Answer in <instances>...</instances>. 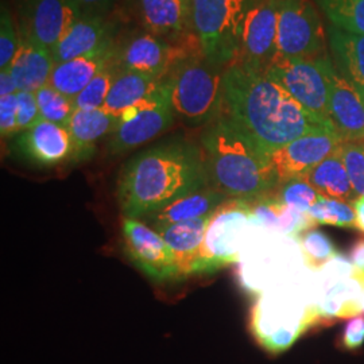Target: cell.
<instances>
[{"instance_id":"1","label":"cell","mask_w":364,"mask_h":364,"mask_svg":"<svg viewBox=\"0 0 364 364\" xmlns=\"http://www.w3.org/2000/svg\"><path fill=\"white\" fill-rule=\"evenodd\" d=\"M223 114L269 156L308 132L329 127L264 70L240 61L224 70Z\"/></svg>"},{"instance_id":"2","label":"cell","mask_w":364,"mask_h":364,"mask_svg":"<svg viewBox=\"0 0 364 364\" xmlns=\"http://www.w3.org/2000/svg\"><path fill=\"white\" fill-rule=\"evenodd\" d=\"M204 153L176 141L134 156L117 181V203L126 219H141L183 196L208 186Z\"/></svg>"},{"instance_id":"3","label":"cell","mask_w":364,"mask_h":364,"mask_svg":"<svg viewBox=\"0 0 364 364\" xmlns=\"http://www.w3.org/2000/svg\"><path fill=\"white\" fill-rule=\"evenodd\" d=\"M209 185L225 198L257 201L279 186L270 156L221 114L203 138Z\"/></svg>"},{"instance_id":"4","label":"cell","mask_w":364,"mask_h":364,"mask_svg":"<svg viewBox=\"0 0 364 364\" xmlns=\"http://www.w3.org/2000/svg\"><path fill=\"white\" fill-rule=\"evenodd\" d=\"M321 321L316 304L309 302L302 290L285 287L262 294L252 309L251 328L264 350L279 353Z\"/></svg>"},{"instance_id":"5","label":"cell","mask_w":364,"mask_h":364,"mask_svg":"<svg viewBox=\"0 0 364 364\" xmlns=\"http://www.w3.org/2000/svg\"><path fill=\"white\" fill-rule=\"evenodd\" d=\"M255 0H192V28L201 55L212 65L230 66L240 55L248 11Z\"/></svg>"},{"instance_id":"6","label":"cell","mask_w":364,"mask_h":364,"mask_svg":"<svg viewBox=\"0 0 364 364\" xmlns=\"http://www.w3.org/2000/svg\"><path fill=\"white\" fill-rule=\"evenodd\" d=\"M223 75L203 55L188 57L168 76L170 100L176 115L191 126L218 120L223 112Z\"/></svg>"},{"instance_id":"7","label":"cell","mask_w":364,"mask_h":364,"mask_svg":"<svg viewBox=\"0 0 364 364\" xmlns=\"http://www.w3.org/2000/svg\"><path fill=\"white\" fill-rule=\"evenodd\" d=\"M255 227L260 225L252 215L251 201L225 200L209 219L193 274L212 273L239 259Z\"/></svg>"},{"instance_id":"8","label":"cell","mask_w":364,"mask_h":364,"mask_svg":"<svg viewBox=\"0 0 364 364\" xmlns=\"http://www.w3.org/2000/svg\"><path fill=\"white\" fill-rule=\"evenodd\" d=\"M324 57L293 58L275 54L266 73L281 84L316 120L333 127L329 114V84L323 64Z\"/></svg>"},{"instance_id":"9","label":"cell","mask_w":364,"mask_h":364,"mask_svg":"<svg viewBox=\"0 0 364 364\" xmlns=\"http://www.w3.org/2000/svg\"><path fill=\"white\" fill-rule=\"evenodd\" d=\"M174 117L166 78L159 91L119 119L115 130L109 135L108 151L119 156L154 139L171 127Z\"/></svg>"},{"instance_id":"10","label":"cell","mask_w":364,"mask_h":364,"mask_svg":"<svg viewBox=\"0 0 364 364\" xmlns=\"http://www.w3.org/2000/svg\"><path fill=\"white\" fill-rule=\"evenodd\" d=\"M277 54L318 58L326 53V31L311 0H281Z\"/></svg>"},{"instance_id":"11","label":"cell","mask_w":364,"mask_h":364,"mask_svg":"<svg viewBox=\"0 0 364 364\" xmlns=\"http://www.w3.org/2000/svg\"><path fill=\"white\" fill-rule=\"evenodd\" d=\"M10 150L15 158L38 169L76 162V147L66 126L46 120H39L28 130L13 136Z\"/></svg>"},{"instance_id":"12","label":"cell","mask_w":364,"mask_h":364,"mask_svg":"<svg viewBox=\"0 0 364 364\" xmlns=\"http://www.w3.org/2000/svg\"><path fill=\"white\" fill-rule=\"evenodd\" d=\"M123 250L129 259L156 282L180 279L178 267L161 234L138 219L122 224Z\"/></svg>"},{"instance_id":"13","label":"cell","mask_w":364,"mask_h":364,"mask_svg":"<svg viewBox=\"0 0 364 364\" xmlns=\"http://www.w3.org/2000/svg\"><path fill=\"white\" fill-rule=\"evenodd\" d=\"M338 131L329 127L308 132L270 154L278 185L299 178L343 146Z\"/></svg>"},{"instance_id":"14","label":"cell","mask_w":364,"mask_h":364,"mask_svg":"<svg viewBox=\"0 0 364 364\" xmlns=\"http://www.w3.org/2000/svg\"><path fill=\"white\" fill-rule=\"evenodd\" d=\"M81 16L72 0H22L19 34L53 49Z\"/></svg>"},{"instance_id":"15","label":"cell","mask_w":364,"mask_h":364,"mask_svg":"<svg viewBox=\"0 0 364 364\" xmlns=\"http://www.w3.org/2000/svg\"><path fill=\"white\" fill-rule=\"evenodd\" d=\"M279 10L281 0L252 3L245 22L237 61L266 72L277 54Z\"/></svg>"},{"instance_id":"16","label":"cell","mask_w":364,"mask_h":364,"mask_svg":"<svg viewBox=\"0 0 364 364\" xmlns=\"http://www.w3.org/2000/svg\"><path fill=\"white\" fill-rule=\"evenodd\" d=\"M188 57L191 55L182 48L174 46L151 33H146L131 38L117 52V63L123 70L168 78L173 69Z\"/></svg>"},{"instance_id":"17","label":"cell","mask_w":364,"mask_h":364,"mask_svg":"<svg viewBox=\"0 0 364 364\" xmlns=\"http://www.w3.org/2000/svg\"><path fill=\"white\" fill-rule=\"evenodd\" d=\"M329 84L331 120L343 142L364 139V100L351 84L343 77L329 55L323 60Z\"/></svg>"},{"instance_id":"18","label":"cell","mask_w":364,"mask_h":364,"mask_svg":"<svg viewBox=\"0 0 364 364\" xmlns=\"http://www.w3.org/2000/svg\"><path fill=\"white\" fill-rule=\"evenodd\" d=\"M117 52L114 41H111L96 52L55 64L49 85L75 100L105 66L117 60Z\"/></svg>"},{"instance_id":"19","label":"cell","mask_w":364,"mask_h":364,"mask_svg":"<svg viewBox=\"0 0 364 364\" xmlns=\"http://www.w3.org/2000/svg\"><path fill=\"white\" fill-rule=\"evenodd\" d=\"M114 41V25L105 16L82 15L52 49L55 64L87 55Z\"/></svg>"},{"instance_id":"20","label":"cell","mask_w":364,"mask_h":364,"mask_svg":"<svg viewBox=\"0 0 364 364\" xmlns=\"http://www.w3.org/2000/svg\"><path fill=\"white\" fill-rule=\"evenodd\" d=\"M21 36V34H19ZM55 61L52 49L21 36L18 52L9 68L19 91L36 92L49 85Z\"/></svg>"},{"instance_id":"21","label":"cell","mask_w":364,"mask_h":364,"mask_svg":"<svg viewBox=\"0 0 364 364\" xmlns=\"http://www.w3.org/2000/svg\"><path fill=\"white\" fill-rule=\"evenodd\" d=\"M225 200L228 198H225L219 191L208 185L195 193L183 196L181 198L170 203L166 207L147 215L146 218L147 223L153 228H156V231H161L162 228L182 221L210 218L220 208L221 204Z\"/></svg>"},{"instance_id":"22","label":"cell","mask_w":364,"mask_h":364,"mask_svg":"<svg viewBox=\"0 0 364 364\" xmlns=\"http://www.w3.org/2000/svg\"><path fill=\"white\" fill-rule=\"evenodd\" d=\"M144 26L161 38L176 39L192 26V0H139Z\"/></svg>"},{"instance_id":"23","label":"cell","mask_w":364,"mask_h":364,"mask_svg":"<svg viewBox=\"0 0 364 364\" xmlns=\"http://www.w3.org/2000/svg\"><path fill=\"white\" fill-rule=\"evenodd\" d=\"M209 219L182 221L158 231L174 255L180 279L193 274L196 260L205 240Z\"/></svg>"},{"instance_id":"24","label":"cell","mask_w":364,"mask_h":364,"mask_svg":"<svg viewBox=\"0 0 364 364\" xmlns=\"http://www.w3.org/2000/svg\"><path fill=\"white\" fill-rule=\"evenodd\" d=\"M166 78H156L120 69L105 100V109L119 119L159 91Z\"/></svg>"},{"instance_id":"25","label":"cell","mask_w":364,"mask_h":364,"mask_svg":"<svg viewBox=\"0 0 364 364\" xmlns=\"http://www.w3.org/2000/svg\"><path fill=\"white\" fill-rule=\"evenodd\" d=\"M333 65L364 100V34L328 28Z\"/></svg>"},{"instance_id":"26","label":"cell","mask_w":364,"mask_h":364,"mask_svg":"<svg viewBox=\"0 0 364 364\" xmlns=\"http://www.w3.org/2000/svg\"><path fill=\"white\" fill-rule=\"evenodd\" d=\"M251 209L260 228L275 234L297 239L299 235L317 225L308 213L287 207L274 195L251 201Z\"/></svg>"},{"instance_id":"27","label":"cell","mask_w":364,"mask_h":364,"mask_svg":"<svg viewBox=\"0 0 364 364\" xmlns=\"http://www.w3.org/2000/svg\"><path fill=\"white\" fill-rule=\"evenodd\" d=\"M117 117L107 112L105 108L99 109H78L73 112L66 129L70 132L76 147V162L91 158L96 144L105 135H111L117 127Z\"/></svg>"},{"instance_id":"28","label":"cell","mask_w":364,"mask_h":364,"mask_svg":"<svg viewBox=\"0 0 364 364\" xmlns=\"http://www.w3.org/2000/svg\"><path fill=\"white\" fill-rule=\"evenodd\" d=\"M299 178H304L318 195L328 200L353 204L358 198L343 161L341 147Z\"/></svg>"},{"instance_id":"29","label":"cell","mask_w":364,"mask_h":364,"mask_svg":"<svg viewBox=\"0 0 364 364\" xmlns=\"http://www.w3.org/2000/svg\"><path fill=\"white\" fill-rule=\"evenodd\" d=\"M332 26L364 34V0H316Z\"/></svg>"},{"instance_id":"30","label":"cell","mask_w":364,"mask_h":364,"mask_svg":"<svg viewBox=\"0 0 364 364\" xmlns=\"http://www.w3.org/2000/svg\"><path fill=\"white\" fill-rule=\"evenodd\" d=\"M301 255L305 264L312 270H321L338 252L331 239L318 230H308L297 237Z\"/></svg>"},{"instance_id":"31","label":"cell","mask_w":364,"mask_h":364,"mask_svg":"<svg viewBox=\"0 0 364 364\" xmlns=\"http://www.w3.org/2000/svg\"><path fill=\"white\" fill-rule=\"evenodd\" d=\"M39 115L42 120L66 126L76 111L75 100L57 91L52 85H46L36 92Z\"/></svg>"},{"instance_id":"32","label":"cell","mask_w":364,"mask_h":364,"mask_svg":"<svg viewBox=\"0 0 364 364\" xmlns=\"http://www.w3.org/2000/svg\"><path fill=\"white\" fill-rule=\"evenodd\" d=\"M120 68L117 60L105 66V69L92 80L91 82L81 91L75 99V105L78 109H99L105 108V100L111 87L117 78Z\"/></svg>"},{"instance_id":"33","label":"cell","mask_w":364,"mask_h":364,"mask_svg":"<svg viewBox=\"0 0 364 364\" xmlns=\"http://www.w3.org/2000/svg\"><path fill=\"white\" fill-rule=\"evenodd\" d=\"M308 215L316 224H331L344 228H356V212L352 204L321 197Z\"/></svg>"},{"instance_id":"34","label":"cell","mask_w":364,"mask_h":364,"mask_svg":"<svg viewBox=\"0 0 364 364\" xmlns=\"http://www.w3.org/2000/svg\"><path fill=\"white\" fill-rule=\"evenodd\" d=\"M277 197L290 208L308 213L309 209L321 198L317 191L304 178H293L279 185Z\"/></svg>"},{"instance_id":"35","label":"cell","mask_w":364,"mask_h":364,"mask_svg":"<svg viewBox=\"0 0 364 364\" xmlns=\"http://www.w3.org/2000/svg\"><path fill=\"white\" fill-rule=\"evenodd\" d=\"M21 36L14 26L13 16L7 6H1L0 11V70L9 69L18 52Z\"/></svg>"},{"instance_id":"36","label":"cell","mask_w":364,"mask_h":364,"mask_svg":"<svg viewBox=\"0 0 364 364\" xmlns=\"http://www.w3.org/2000/svg\"><path fill=\"white\" fill-rule=\"evenodd\" d=\"M343 161L352 188L358 197H364V146L359 142H344L341 146Z\"/></svg>"},{"instance_id":"37","label":"cell","mask_w":364,"mask_h":364,"mask_svg":"<svg viewBox=\"0 0 364 364\" xmlns=\"http://www.w3.org/2000/svg\"><path fill=\"white\" fill-rule=\"evenodd\" d=\"M18 96V134L28 130L37 124L41 119L36 93L19 91Z\"/></svg>"},{"instance_id":"38","label":"cell","mask_w":364,"mask_h":364,"mask_svg":"<svg viewBox=\"0 0 364 364\" xmlns=\"http://www.w3.org/2000/svg\"><path fill=\"white\" fill-rule=\"evenodd\" d=\"M0 132L3 138L18 134V96L16 93L0 97Z\"/></svg>"},{"instance_id":"39","label":"cell","mask_w":364,"mask_h":364,"mask_svg":"<svg viewBox=\"0 0 364 364\" xmlns=\"http://www.w3.org/2000/svg\"><path fill=\"white\" fill-rule=\"evenodd\" d=\"M364 343V316L351 318L343 332V346L347 350H356Z\"/></svg>"},{"instance_id":"40","label":"cell","mask_w":364,"mask_h":364,"mask_svg":"<svg viewBox=\"0 0 364 364\" xmlns=\"http://www.w3.org/2000/svg\"><path fill=\"white\" fill-rule=\"evenodd\" d=\"M82 15H96L105 16V14L111 9L115 0H72Z\"/></svg>"},{"instance_id":"41","label":"cell","mask_w":364,"mask_h":364,"mask_svg":"<svg viewBox=\"0 0 364 364\" xmlns=\"http://www.w3.org/2000/svg\"><path fill=\"white\" fill-rule=\"evenodd\" d=\"M18 85L14 80L13 75L9 69L0 70V97L1 96H10L14 93H18Z\"/></svg>"},{"instance_id":"42","label":"cell","mask_w":364,"mask_h":364,"mask_svg":"<svg viewBox=\"0 0 364 364\" xmlns=\"http://www.w3.org/2000/svg\"><path fill=\"white\" fill-rule=\"evenodd\" d=\"M350 260L355 269L364 273V237L355 242V245L352 246Z\"/></svg>"},{"instance_id":"43","label":"cell","mask_w":364,"mask_h":364,"mask_svg":"<svg viewBox=\"0 0 364 364\" xmlns=\"http://www.w3.org/2000/svg\"><path fill=\"white\" fill-rule=\"evenodd\" d=\"M352 205L356 212V230L364 234V197H358Z\"/></svg>"}]
</instances>
